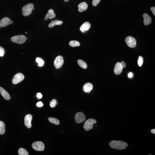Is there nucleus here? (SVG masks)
<instances>
[{"mask_svg":"<svg viewBox=\"0 0 155 155\" xmlns=\"http://www.w3.org/2000/svg\"><path fill=\"white\" fill-rule=\"evenodd\" d=\"M110 147L112 148L117 150L125 149L128 146L126 142L122 141L113 140L109 143Z\"/></svg>","mask_w":155,"mask_h":155,"instance_id":"1","label":"nucleus"},{"mask_svg":"<svg viewBox=\"0 0 155 155\" xmlns=\"http://www.w3.org/2000/svg\"><path fill=\"white\" fill-rule=\"evenodd\" d=\"M34 9V5L32 3H28L25 5L22 9V13L23 15L24 16H27L31 14L33 10Z\"/></svg>","mask_w":155,"mask_h":155,"instance_id":"2","label":"nucleus"},{"mask_svg":"<svg viewBox=\"0 0 155 155\" xmlns=\"http://www.w3.org/2000/svg\"><path fill=\"white\" fill-rule=\"evenodd\" d=\"M97 123L96 120L93 118L88 119L84 123L83 127L86 131H89L91 129L92 130L93 125Z\"/></svg>","mask_w":155,"mask_h":155,"instance_id":"3","label":"nucleus"},{"mask_svg":"<svg viewBox=\"0 0 155 155\" xmlns=\"http://www.w3.org/2000/svg\"><path fill=\"white\" fill-rule=\"evenodd\" d=\"M26 39L24 35H20L12 37L11 40L12 41L16 43L22 44L25 42Z\"/></svg>","mask_w":155,"mask_h":155,"instance_id":"4","label":"nucleus"},{"mask_svg":"<svg viewBox=\"0 0 155 155\" xmlns=\"http://www.w3.org/2000/svg\"><path fill=\"white\" fill-rule=\"evenodd\" d=\"M32 146L33 149L37 151H43L44 150V144L41 141H38L33 142Z\"/></svg>","mask_w":155,"mask_h":155,"instance_id":"5","label":"nucleus"},{"mask_svg":"<svg viewBox=\"0 0 155 155\" xmlns=\"http://www.w3.org/2000/svg\"><path fill=\"white\" fill-rule=\"evenodd\" d=\"M125 41L128 46L131 48H134L136 46V40L133 37L129 36L127 37L125 39Z\"/></svg>","mask_w":155,"mask_h":155,"instance_id":"6","label":"nucleus"},{"mask_svg":"<svg viewBox=\"0 0 155 155\" xmlns=\"http://www.w3.org/2000/svg\"><path fill=\"white\" fill-rule=\"evenodd\" d=\"M24 78V76L22 73H17L14 76L12 80V83L14 84H18L23 80Z\"/></svg>","mask_w":155,"mask_h":155,"instance_id":"7","label":"nucleus"},{"mask_svg":"<svg viewBox=\"0 0 155 155\" xmlns=\"http://www.w3.org/2000/svg\"><path fill=\"white\" fill-rule=\"evenodd\" d=\"M86 119V117L83 113L78 112L76 114L75 120L77 124H79L84 122Z\"/></svg>","mask_w":155,"mask_h":155,"instance_id":"8","label":"nucleus"},{"mask_svg":"<svg viewBox=\"0 0 155 155\" xmlns=\"http://www.w3.org/2000/svg\"><path fill=\"white\" fill-rule=\"evenodd\" d=\"M64 60L62 56H59L56 58L54 61V65L56 69L60 68L64 64Z\"/></svg>","mask_w":155,"mask_h":155,"instance_id":"9","label":"nucleus"},{"mask_svg":"<svg viewBox=\"0 0 155 155\" xmlns=\"http://www.w3.org/2000/svg\"><path fill=\"white\" fill-rule=\"evenodd\" d=\"M13 21L8 17H5L0 20V27H4L13 23Z\"/></svg>","mask_w":155,"mask_h":155,"instance_id":"10","label":"nucleus"},{"mask_svg":"<svg viewBox=\"0 0 155 155\" xmlns=\"http://www.w3.org/2000/svg\"><path fill=\"white\" fill-rule=\"evenodd\" d=\"M33 117L31 114H28L26 115L24 118V124L26 127L30 128L32 127L31 121L32 120Z\"/></svg>","mask_w":155,"mask_h":155,"instance_id":"11","label":"nucleus"},{"mask_svg":"<svg viewBox=\"0 0 155 155\" xmlns=\"http://www.w3.org/2000/svg\"><path fill=\"white\" fill-rule=\"evenodd\" d=\"M91 27V24L89 22H86L80 26V30L82 33H85L89 30Z\"/></svg>","mask_w":155,"mask_h":155,"instance_id":"12","label":"nucleus"},{"mask_svg":"<svg viewBox=\"0 0 155 155\" xmlns=\"http://www.w3.org/2000/svg\"><path fill=\"white\" fill-rule=\"evenodd\" d=\"M144 24L145 26L149 25L152 22L151 17L147 13H144L143 15Z\"/></svg>","mask_w":155,"mask_h":155,"instance_id":"13","label":"nucleus"},{"mask_svg":"<svg viewBox=\"0 0 155 155\" xmlns=\"http://www.w3.org/2000/svg\"><path fill=\"white\" fill-rule=\"evenodd\" d=\"M93 88V84L90 83L88 82L84 84L83 89L84 92L90 93L92 90Z\"/></svg>","mask_w":155,"mask_h":155,"instance_id":"14","label":"nucleus"},{"mask_svg":"<svg viewBox=\"0 0 155 155\" xmlns=\"http://www.w3.org/2000/svg\"><path fill=\"white\" fill-rule=\"evenodd\" d=\"M123 68L121 66L120 63L117 62L116 63L114 68V73L116 75H118L122 72Z\"/></svg>","mask_w":155,"mask_h":155,"instance_id":"15","label":"nucleus"},{"mask_svg":"<svg viewBox=\"0 0 155 155\" xmlns=\"http://www.w3.org/2000/svg\"><path fill=\"white\" fill-rule=\"evenodd\" d=\"M56 16V15L54 13V10L52 9H50L48 10L47 14L45 16L44 19L45 20H47L48 19H52L55 18Z\"/></svg>","mask_w":155,"mask_h":155,"instance_id":"16","label":"nucleus"},{"mask_svg":"<svg viewBox=\"0 0 155 155\" xmlns=\"http://www.w3.org/2000/svg\"><path fill=\"white\" fill-rule=\"evenodd\" d=\"M0 93L3 98L6 100H9L10 96L8 93L2 87H0Z\"/></svg>","mask_w":155,"mask_h":155,"instance_id":"17","label":"nucleus"},{"mask_svg":"<svg viewBox=\"0 0 155 155\" xmlns=\"http://www.w3.org/2000/svg\"><path fill=\"white\" fill-rule=\"evenodd\" d=\"M78 11L80 12H82L87 9L88 6L87 3L83 2L79 3L78 5Z\"/></svg>","mask_w":155,"mask_h":155,"instance_id":"18","label":"nucleus"},{"mask_svg":"<svg viewBox=\"0 0 155 155\" xmlns=\"http://www.w3.org/2000/svg\"><path fill=\"white\" fill-rule=\"evenodd\" d=\"M63 22L61 20H55L52 21L48 25V27L50 28H52L56 25H60L62 24Z\"/></svg>","mask_w":155,"mask_h":155,"instance_id":"19","label":"nucleus"},{"mask_svg":"<svg viewBox=\"0 0 155 155\" xmlns=\"http://www.w3.org/2000/svg\"><path fill=\"white\" fill-rule=\"evenodd\" d=\"M5 132V125L4 122L0 121V135L4 134Z\"/></svg>","mask_w":155,"mask_h":155,"instance_id":"20","label":"nucleus"},{"mask_svg":"<svg viewBox=\"0 0 155 155\" xmlns=\"http://www.w3.org/2000/svg\"><path fill=\"white\" fill-rule=\"evenodd\" d=\"M78 63L79 66L85 69L87 68V65L86 63L84 61L81 59H79L78 60Z\"/></svg>","mask_w":155,"mask_h":155,"instance_id":"21","label":"nucleus"},{"mask_svg":"<svg viewBox=\"0 0 155 155\" xmlns=\"http://www.w3.org/2000/svg\"><path fill=\"white\" fill-rule=\"evenodd\" d=\"M48 120L51 123L56 125H59L60 124V121L58 119L56 118L50 117L48 118Z\"/></svg>","mask_w":155,"mask_h":155,"instance_id":"22","label":"nucleus"},{"mask_svg":"<svg viewBox=\"0 0 155 155\" xmlns=\"http://www.w3.org/2000/svg\"><path fill=\"white\" fill-rule=\"evenodd\" d=\"M18 154L19 155H29V153L25 149L20 148L18 150Z\"/></svg>","mask_w":155,"mask_h":155,"instance_id":"23","label":"nucleus"},{"mask_svg":"<svg viewBox=\"0 0 155 155\" xmlns=\"http://www.w3.org/2000/svg\"><path fill=\"white\" fill-rule=\"evenodd\" d=\"M69 44L70 46L73 47H78L80 45V43L76 40H71L69 42Z\"/></svg>","mask_w":155,"mask_h":155,"instance_id":"24","label":"nucleus"},{"mask_svg":"<svg viewBox=\"0 0 155 155\" xmlns=\"http://www.w3.org/2000/svg\"><path fill=\"white\" fill-rule=\"evenodd\" d=\"M58 105V103L57 100L55 99H53L51 101L50 105V107L52 108H54L56 107V105Z\"/></svg>","mask_w":155,"mask_h":155,"instance_id":"25","label":"nucleus"},{"mask_svg":"<svg viewBox=\"0 0 155 155\" xmlns=\"http://www.w3.org/2000/svg\"><path fill=\"white\" fill-rule=\"evenodd\" d=\"M143 58L142 56H140L138 58V64L139 66L141 67L143 64Z\"/></svg>","mask_w":155,"mask_h":155,"instance_id":"26","label":"nucleus"},{"mask_svg":"<svg viewBox=\"0 0 155 155\" xmlns=\"http://www.w3.org/2000/svg\"><path fill=\"white\" fill-rule=\"evenodd\" d=\"M36 61L38 63V65L39 66H43L44 64V62L40 58H37L36 59Z\"/></svg>","mask_w":155,"mask_h":155,"instance_id":"27","label":"nucleus"},{"mask_svg":"<svg viewBox=\"0 0 155 155\" xmlns=\"http://www.w3.org/2000/svg\"><path fill=\"white\" fill-rule=\"evenodd\" d=\"M5 53V51L3 47L0 46V56L2 57L4 56Z\"/></svg>","mask_w":155,"mask_h":155,"instance_id":"28","label":"nucleus"},{"mask_svg":"<svg viewBox=\"0 0 155 155\" xmlns=\"http://www.w3.org/2000/svg\"><path fill=\"white\" fill-rule=\"evenodd\" d=\"M101 0H93L92 4L93 6H96L100 2Z\"/></svg>","mask_w":155,"mask_h":155,"instance_id":"29","label":"nucleus"},{"mask_svg":"<svg viewBox=\"0 0 155 155\" xmlns=\"http://www.w3.org/2000/svg\"><path fill=\"white\" fill-rule=\"evenodd\" d=\"M37 106L38 107H40L43 106V104L41 101L38 102L37 103Z\"/></svg>","mask_w":155,"mask_h":155,"instance_id":"30","label":"nucleus"},{"mask_svg":"<svg viewBox=\"0 0 155 155\" xmlns=\"http://www.w3.org/2000/svg\"><path fill=\"white\" fill-rule=\"evenodd\" d=\"M120 64L123 68L125 67L126 66V63L124 61H121L120 63Z\"/></svg>","mask_w":155,"mask_h":155,"instance_id":"31","label":"nucleus"},{"mask_svg":"<svg viewBox=\"0 0 155 155\" xmlns=\"http://www.w3.org/2000/svg\"><path fill=\"white\" fill-rule=\"evenodd\" d=\"M151 9L153 15L155 16V7H152L151 8Z\"/></svg>","mask_w":155,"mask_h":155,"instance_id":"32","label":"nucleus"},{"mask_svg":"<svg viewBox=\"0 0 155 155\" xmlns=\"http://www.w3.org/2000/svg\"><path fill=\"white\" fill-rule=\"evenodd\" d=\"M37 97L38 98L40 99V98H42V95L41 93H38L37 95Z\"/></svg>","mask_w":155,"mask_h":155,"instance_id":"33","label":"nucleus"},{"mask_svg":"<svg viewBox=\"0 0 155 155\" xmlns=\"http://www.w3.org/2000/svg\"><path fill=\"white\" fill-rule=\"evenodd\" d=\"M133 74L132 73H130L128 75V77L130 78H131L132 77H133Z\"/></svg>","mask_w":155,"mask_h":155,"instance_id":"34","label":"nucleus"},{"mask_svg":"<svg viewBox=\"0 0 155 155\" xmlns=\"http://www.w3.org/2000/svg\"><path fill=\"white\" fill-rule=\"evenodd\" d=\"M151 133H152L153 134H155V129H153L152 130H151Z\"/></svg>","mask_w":155,"mask_h":155,"instance_id":"35","label":"nucleus"},{"mask_svg":"<svg viewBox=\"0 0 155 155\" xmlns=\"http://www.w3.org/2000/svg\"><path fill=\"white\" fill-rule=\"evenodd\" d=\"M69 0H64V1L65 2H67V1H68Z\"/></svg>","mask_w":155,"mask_h":155,"instance_id":"36","label":"nucleus"},{"mask_svg":"<svg viewBox=\"0 0 155 155\" xmlns=\"http://www.w3.org/2000/svg\"><path fill=\"white\" fill-rule=\"evenodd\" d=\"M25 33H27V32H25Z\"/></svg>","mask_w":155,"mask_h":155,"instance_id":"37","label":"nucleus"}]
</instances>
